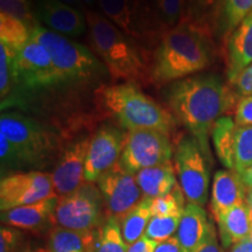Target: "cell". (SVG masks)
<instances>
[{
    "mask_svg": "<svg viewBox=\"0 0 252 252\" xmlns=\"http://www.w3.org/2000/svg\"><path fill=\"white\" fill-rule=\"evenodd\" d=\"M168 110L185 126L212 162L209 137L216 121L234 104V97L215 75L186 77L169 83L163 91Z\"/></svg>",
    "mask_w": 252,
    "mask_h": 252,
    "instance_id": "cell-1",
    "label": "cell"
},
{
    "mask_svg": "<svg viewBox=\"0 0 252 252\" xmlns=\"http://www.w3.org/2000/svg\"><path fill=\"white\" fill-rule=\"evenodd\" d=\"M208 34L190 17L163 32L151 63V78L157 84L173 83L204 70L210 64Z\"/></svg>",
    "mask_w": 252,
    "mask_h": 252,
    "instance_id": "cell-2",
    "label": "cell"
},
{
    "mask_svg": "<svg viewBox=\"0 0 252 252\" xmlns=\"http://www.w3.org/2000/svg\"><path fill=\"white\" fill-rule=\"evenodd\" d=\"M86 20L91 52L103 62L113 83L145 84L152 81L151 65L135 41L125 35L105 15L88 9Z\"/></svg>",
    "mask_w": 252,
    "mask_h": 252,
    "instance_id": "cell-3",
    "label": "cell"
},
{
    "mask_svg": "<svg viewBox=\"0 0 252 252\" xmlns=\"http://www.w3.org/2000/svg\"><path fill=\"white\" fill-rule=\"evenodd\" d=\"M99 109L130 130L152 128L171 137L178 122L172 112L134 83H115L99 87L94 93Z\"/></svg>",
    "mask_w": 252,
    "mask_h": 252,
    "instance_id": "cell-4",
    "label": "cell"
},
{
    "mask_svg": "<svg viewBox=\"0 0 252 252\" xmlns=\"http://www.w3.org/2000/svg\"><path fill=\"white\" fill-rule=\"evenodd\" d=\"M0 132L11 141L24 168H42L58 151V138L35 119L18 112L1 113Z\"/></svg>",
    "mask_w": 252,
    "mask_h": 252,
    "instance_id": "cell-5",
    "label": "cell"
},
{
    "mask_svg": "<svg viewBox=\"0 0 252 252\" xmlns=\"http://www.w3.org/2000/svg\"><path fill=\"white\" fill-rule=\"evenodd\" d=\"M32 40L46 48L61 82L88 81L99 72L102 65L91 50L62 34L42 26L32 31Z\"/></svg>",
    "mask_w": 252,
    "mask_h": 252,
    "instance_id": "cell-6",
    "label": "cell"
},
{
    "mask_svg": "<svg viewBox=\"0 0 252 252\" xmlns=\"http://www.w3.org/2000/svg\"><path fill=\"white\" fill-rule=\"evenodd\" d=\"M103 204L98 186L86 182L77 190L59 196L54 222L56 226L75 231L97 230L106 220L103 215Z\"/></svg>",
    "mask_w": 252,
    "mask_h": 252,
    "instance_id": "cell-7",
    "label": "cell"
},
{
    "mask_svg": "<svg viewBox=\"0 0 252 252\" xmlns=\"http://www.w3.org/2000/svg\"><path fill=\"white\" fill-rule=\"evenodd\" d=\"M174 168L187 202L203 207L209 195V162L190 134L176 144Z\"/></svg>",
    "mask_w": 252,
    "mask_h": 252,
    "instance_id": "cell-8",
    "label": "cell"
},
{
    "mask_svg": "<svg viewBox=\"0 0 252 252\" xmlns=\"http://www.w3.org/2000/svg\"><path fill=\"white\" fill-rule=\"evenodd\" d=\"M173 147L169 135L152 128H137L126 133L119 163L126 171L138 173L149 167L172 161Z\"/></svg>",
    "mask_w": 252,
    "mask_h": 252,
    "instance_id": "cell-9",
    "label": "cell"
},
{
    "mask_svg": "<svg viewBox=\"0 0 252 252\" xmlns=\"http://www.w3.org/2000/svg\"><path fill=\"white\" fill-rule=\"evenodd\" d=\"M55 194L52 175L42 171H24L2 176L0 181V210L27 206Z\"/></svg>",
    "mask_w": 252,
    "mask_h": 252,
    "instance_id": "cell-10",
    "label": "cell"
},
{
    "mask_svg": "<svg viewBox=\"0 0 252 252\" xmlns=\"http://www.w3.org/2000/svg\"><path fill=\"white\" fill-rule=\"evenodd\" d=\"M96 184L102 193L109 216L115 217L119 222L143 198L135 174L126 171L119 162L104 173Z\"/></svg>",
    "mask_w": 252,
    "mask_h": 252,
    "instance_id": "cell-11",
    "label": "cell"
},
{
    "mask_svg": "<svg viewBox=\"0 0 252 252\" xmlns=\"http://www.w3.org/2000/svg\"><path fill=\"white\" fill-rule=\"evenodd\" d=\"M15 70L18 86H23L26 89H41L61 83V78L48 52L32 39L18 50Z\"/></svg>",
    "mask_w": 252,
    "mask_h": 252,
    "instance_id": "cell-12",
    "label": "cell"
},
{
    "mask_svg": "<svg viewBox=\"0 0 252 252\" xmlns=\"http://www.w3.org/2000/svg\"><path fill=\"white\" fill-rule=\"evenodd\" d=\"M126 134L112 126H104L91 137L84 179L96 184L104 173L117 165L124 150Z\"/></svg>",
    "mask_w": 252,
    "mask_h": 252,
    "instance_id": "cell-13",
    "label": "cell"
},
{
    "mask_svg": "<svg viewBox=\"0 0 252 252\" xmlns=\"http://www.w3.org/2000/svg\"><path fill=\"white\" fill-rule=\"evenodd\" d=\"M98 5L103 14L132 40L145 41L152 31L144 0H98Z\"/></svg>",
    "mask_w": 252,
    "mask_h": 252,
    "instance_id": "cell-14",
    "label": "cell"
},
{
    "mask_svg": "<svg viewBox=\"0 0 252 252\" xmlns=\"http://www.w3.org/2000/svg\"><path fill=\"white\" fill-rule=\"evenodd\" d=\"M90 140L91 137H84L72 141L60 154L50 174L58 196L70 194L87 182L84 169Z\"/></svg>",
    "mask_w": 252,
    "mask_h": 252,
    "instance_id": "cell-15",
    "label": "cell"
},
{
    "mask_svg": "<svg viewBox=\"0 0 252 252\" xmlns=\"http://www.w3.org/2000/svg\"><path fill=\"white\" fill-rule=\"evenodd\" d=\"M36 18L48 30L64 36L77 37L86 33V15L60 0H37Z\"/></svg>",
    "mask_w": 252,
    "mask_h": 252,
    "instance_id": "cell-16",
    "label": "cell"
},
{
    "mask_svg": "<svg viewBox=\"0 0 252 252\" xmlns=\"http://www.w3.org/2000/svg\"><path fill=\"white\" fill-rule=\"evenodd\" d=\"M248 187L242 176L232 169L215 173L212 186V213L215 220L223 214L247 201Z\"/></svg>",
    "mask_w": 252,
    "mask_h": 252,
    "instance_id": "cell-17",
    "label": "cell"
},
{
    "mask_svg": "<svg viewBox=\"0 0 252 252\" xmlns=\"http://www.w3.org/2000/svg\"><path fill=\"white\" fill-rule=\"evenodd\" d=\"M59 196L53 195L46 200L13 208L1 212V222L4 225L20 230H40L50 222H54V213Z\"/></svg>",
    "mask_w": 252,
    "mask_h": 252,
    "instance_id": "cell-18",
    "label": "cell"
},
{
    "mask_svg": "<svg viewBox=\"0 0 252 252\" xmlns=\"http://www.w3.org/2000/svg\"><path fill=\"white\" fill-rule=\"evenodd\" d=\"M212 222L206 210L197 204L188 203L185 207L175 237L184 252H195L206 241Z\"/></svg>",
    "mask_w": 252,
    "mask_h": 252,
    "instance_id": "cell-19",
    "label": "cell"
},
{
    "mask_svg": "<svg viewBox=\"0 0 252 252\" xmlns=\"http://www.w3.org/2000/svg\"><path fill=\"white\" fill-rule=\"evenodd\" d=\"M226 53L228 78L231 81L252 63V11L230 35Z\"/></svg>",
    "mask_w": 252,
    "mask_h": 252,
    "instance_id": "cell-20",
    "label": "cell"
},
{
    "mask_svg": "<svg viewBox=\"0 0 252 252\" xmlns=\"http://www.w3.org/2000/svg\"><path fill=\"white\" fill-rule=\"evenodd\" d=\"M143 197L156 198L169 194L178 186L174 163L172 161L144 168L135 173Z\"/></svg>",
    "mask_w": 252,
    "mask_h": 252,
    "instance_id": "cell-21",
    "label": "cell"
},
{
    "mask_svg": "<svg viewBox=\"0 0 252 252\" xmlns=\"http://www.w3.org/2000/svg\"><path fill=\"white\" fill-rule=\"evenodd\" d=\"M220 243L225 249L248 238L252 230V220L247 203L239 204L223 214L216 220Z\"/></svg>",
    "mask_w": 252,
    "mask_h": 252,
    "instance_id": "cell-22",
    "label": "cell"
},
{
    "mask_svg": "<svg viewBox=\"0 0 252 252\" xmlns=\"http://www.w3.org/2000/svg\"><path fill=\"white\" fill-rule=\"evenodd\" d=\"M98 229L75 231L55 226L49 232L48 248L52 252H96Z\"/></svg>",
    "mask_w": 252,
    "mask_h": 252,
    "instance_id": "cell-23",
    "label": "cell"
},
{
    "mask_svg": "<svg viewBox=\"0 0 252 252\" xmlns=\"http://www.w3.org/2000/svg\"><path fill=\"white\" fill-rule=\"evenodd\" d=\"M237 125L230 116H222L214 125L212 139L216 156L226 169L234 171L235 135Z\"/></svg>",
    "mask_w": 252,
    "mask_h": 252,
    "instance_id": "cell-24",
    "label": "cell"
},
{
    "mask_svg": "<svg viewBox=\"0 0 252 252\" xmlns=\"http://www.w3.org/2000/svg\"><path fill=\"white\" fill-rule=\"evenodd\" d=\"M151 203L152 198L143 197L140 202L121 220L122 234L127 245L133 244L146 232L147 225L153 216Z\"/></svg>",
    "mask_w": 252,
    "mask_h": 252,
    "instance_id": "cell-25",
    "label": "cell"
},
{
    "mask_svg": "<svg viewBox=\"0 0 252 252\" xmlns=\"http://www.w3.org/2000/svg\"><path fill=\"white\" fill-rule=\"evenodd\" d=\"M32 28L19 19L0 13V42L20 50L32 37Z\"/></svg>",
    "mask_w": 252,
    "mask_h": 252,
    "instance_id": "cell-26",
    "label": "cell"
},
{
    "mask_svg": "<svg viewBox=\"0 0 252 252\" xmlns=\"http://www.w3.org/2000/svg\"><path fill=\"white\" fill-rule=\"evenodd\" d=\"M18 50L0 42V96L1 105L7 102L8 96L14 87L18 86L17 70H15V58Z\"/></svg>",
    "mask_w": 252,
    "mask_h": 252,
    "instance_id": "cell-27",
    "label": "cell"
},
{
    "mask_svg": "<svg viewBox=\"0 0 252 252\" xmlns=\"http://www.w3.org/2000/svg\"><path fill=\"white\" fill-rule=\"evenodd\" d=\"M127 248L122 234L121 222L115 217L108 216L98 229L96 252H127Z\"/></svg>",
    "mask_w": 252,
    "mask_h": 252,
    "instance_id": "cell-28",
    "label": "cell"
},
{
    "mask_svg": "<svg viewBox=\"0 0 252 252\" xmlns=\"http://www.w3.org/2000/svg\"><path fill=\"white\" fill-rule=\"evenodd\" d=\"M252 166V126H237L235 135L234 171L239 175Z\"/></svg>",
    "mask_w": 252,
    "mask_h": 252,
    "instance_id": "cell-29",
    "label": "cell"
},
{
    "mask_svg": "<svg viewBox=\"0 0 252 252\" xmlns=\"http://www.w3.org/2000/svg\"><path fill=\"white\" fill-rule=\"evenodd\" d=\"M252 11V0H222V23L226 33L232 34Z\"/></svg>",
    "mask_w": 252,
    "mask_h": 252,
    "instance_id": "cell-30",
    "label": "cell"
},
{
    "mask_svg": "<svg viewBox=\"0 0 252 252\" xmlns=\"http://www.w3.org/2000/svg\"><path fill=\"white\" fill-rule=\"evenodd\" d=\"M185 194L180 186H176L174 190L163 196L152 198L151 210L153 216L182 215L185 210Z\"/></svg>",
    "mask_w": 252,
    "mask_h": 252,
    "instance_id": "cell-31",
    "label": "cell"
},
{
    "mask_svg": "<svg viewBox=\"0 0 252 252\" xmlns=\"http://www.w3.org/2000/svg\"><path fill=\"white\" fill-rule=\"evenodd\" d=\"M181 216H152L145 235L157 243L173 237L178 231Z\"/></svg>",
    "mask_w": 252,
    "mask_h": 252,
    "instance_id": "cell-32",
    "label": "cell"
},
{
    "mask_svg": "<svg viewBox=\"0 0 252 252\" xmlns=\"http://www.w3.org/2000/svg\"><path fill=\"white\" fill-rule=\"evenodd\" d=\"M158 19L166 31L176 26L184 17L186 0H154Z\"/></svg>",
    "mask_w": 252,
    "mask_h": 252,
    "instance_id": "cell-33",
    "label": "cell"
},
{
    "mask_svg": "<svg viewBox=\"0 0 252 252\" xmlns=\"http://www.w3.org/2000/svg\"><path fill=\"white\" fill-rule=\"evenodd\" d=\"M0 13L19 19L34 30L37 25L36 15L32 11L31 0H0Z\"/></svg>",
    "mask_w": 252,
    "mask_h": 252,
    "instance_id": "cell-34",
    "label": "cell"
},
{
    "mask_svg": "<svg viewBox=\"0 0 252 252\" xmlns=\"http://www.w3.org/2000/svg\"><path fill=\"white\" fill-rule=\"evenodd\" d=\"M0 160H1L2 176H5V174L7 175L9 171L15 172L25 169L14 146L2 132H0Z\"/></svg>",
    "mask_w": 252,
    "mask_h": 252,
    "instance_id": "cell-35",
    "label": "cell"
},
{
    "mask_svg": "<svg viewBox=\"0 0 252 252\" xmlns=\"http://www.w3.org/2000/svg\"><path fill=\"white\" fill-rule=\"evenodd\" d=\"M23 234L12 226L2 225L0 229V252H23Z\"/></svg>",
    "mask_w": 252,
    "mask_h": 252,
    "instance_id": "cell-36",
    "label": "cell"
},
{
    "mask_svg": "<svg viewBox=\"0 0 252 252\" xmlns=\"http://www.w3.org/2000/svg\"><path fill=\"white\" fill-rule=\"evenodd\" d=\"M239 96H252V63L244 68L234 80L230 81Z\"/></svg>",
    "mask_w": 252,
    "mask_h": 252,
    "instance_id": "cell-37",
    "label": "cell"
},
{
    "mask_svg": "<svg viewBox=\"0 0 252 252\" xmlns=\"http://www.w3.org/2000/svg\"><path fill=\"white\" fill-rule=\"evenodd\" d=\"M235 123L237 126H252V96L239 99L235 110Z\"/></svg>",
    "mask_w": 252,
    "mask_h": 252,
    "instance_id": "cell-38",
    "label": "cell"
},
{
    "mask_svg": "<svg viewBox=\"0 0 252 252\" xmlns=\"http://www.w3.org/2000/svg\"><path fill=\"white\" fill-rule=\"evenodd\" d=\"M195 252H224L220 247L219 241H217L215 228H214L213 224L210 226V230L209 232H208L206 241L203 242V244Z\"/></svg>",
    "mask_w": 252,
    "mask_h": 252,
    "instance_id": "cell-39",
    "label": "cell"
},
{
    "mask_svg": "<svg viewBox=\"0 0 252 252\" xmlns=\"http://www.w3.org/2000/svg\"><path fill=\"white\" fill-rule=\"evenodd\" d=\"M157 244V242L152 241L146 235H144L133 244L128 245L127 252H154Z\"/></svg>",
    "mask_w": 252,
    "mask_h": 252,
    "instance_id": "cell-40",
    "label": "cell"
},
{
    "mask_svg": "<svg viewBox=\"0 0 252 252\" xmlns=\"http://www.w3.org/2000/svg\"><path fill=\"white\" fill-rule=\"evenodd\" d=\"M154 252H184V250H182L178 238L173 236V237L166 239V241L159 242Z\"/></svg>",
    "mask_w": 252,
    "mask_h": 252,
    "instance_id": "cell-41",
    "label": "cell"
},
{
    "mask_svg": "<svg viewBox=\"0 0 252 252\" xmlns=\"http://www.w3.org/2000/svg\"><path fill=\"white\" fill-rule=\"evenodd\" d=\"M230 252H252V241L248 237L238 242L230 248Z\"/></svg>",
    "mask_w": 252,
    "mask_h": 252,
    "instance_id": "cell-42",
    "label": "cell"
},
{
    "mask_svg": "<svg viewBox=\"0 0 252 252\" xmlns=\"http://www.w3.org/2000/svg\"><path fill=\"white\" fill-rule=\"evenodd\" d=\"M189 4L197 9H204L215 4L216 0H188Z\"/></svg>",
    "mask_w": 252,
    "mask_h": 252,
    "instance_id": "cell-43",
    "label": "cell"
},
{
    "mask_svg": "<svg viewBox=\"0 0 252 252\" xmlns=\"http://www.w3.org/2000/svg\"><path fill=\"white\" fill-rule=\"evenodd\" d=\"M60 1L64 2V4H67L69 6H71V7L78 9V11H81L82 13H84V14H86V12L88 11V9L84 7V5L82 4L81 0H60Z\"/></svg>",
    "mask_w": 252,
    "mask_h": 252,
    "instance_id": "cell-44",
    "label": "cell"
},
{
    "mask_svg": "<svg viewBox=\"0 0 252 252\" xmlns=\"http://www.w3.org/2000/svg\"><path fill=\"white\" fill-rule=\"evenodd\" d=\"M241 176H242V179H243L245 186H247L248 188H252V166L248 169L247 172L243 173Z\"/></svg>",
    "mask_w": 252,
    "mask_h": 252,
    "instance_id": "cell-45",
    "label": "cell"
},
{
    "mask_svg": "<svg viewBox=\"0 0 252 252\" xmlns=\"http://www.w3.org/2000/svg\"><path fill=\"white\" fill-rule=\"evenodd\" d=\"M245 203H247L249 214H250V217H251V220H252V188H248L247 201H245Z\"/></svg>",
    "mask_w": 252,
    "mask_h": 252,
    "instance_id": "cell-46",
    "label": "cell"
},
{
    "mask_svg": "<svg viewBox=\"0 0 252 252\" xmlns=\"http://www.w3.org/2000/svg\"><path fill=\"white\" fill-rule=\"evenodd\" d=\"M23 252H52L49 250V248H32L23 250Z\"/></svg>",
    "mask_w": 252,
    "mask_h": 252,
    "instance_id": "cell-47",
    "label": "cell"
},
{
    "mask_svg": "<svg viewBox=\"0 0 252 252\" xmlns=\"http://www.w3.org/2000/svg\"><path fill=\"white\" fill-rule=\"evenodd\" d=\"M81 1H82V4L84 5V7H86L87 9L94 7V4H96V0H81Z\"/></svg>",
    "mask_w": 252,
    "mask_h": 252,
    "instance_id": "cell-48",
    "label": "cell"
},
{
    "mask_svg": "<svg viewBox=\"0 0 252 252\" xmlns=\"http://www.w3.org/2000/svg\"><path fill=\"white\" fill-rule=\"evenodd\" d=\"M249 238H250L251 241H252V230H251V234H250V236H249Z\"/></svg>",
    "mask_w": 252,
    "mask_h": 252,
    "instance_id": "cell-49",
    "label": "cell"
}]
</instances>
